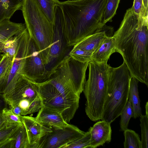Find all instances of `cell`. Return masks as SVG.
Returning <instances> with one entry per match:
<instances>
[{
	"mask_svg": "<svg viewBox=\"0 0 148 148\" xmlns=\"http://www.w3.org/2000/svg\"><path fill=\"white\" fill-rule=\"evenodd\" d=\"M88 67V78L83 91L86 99L85 112L91 121L95 122L101 119L103 113L111 66L107 63L91 60Z\"/></svg>",
	"mask_w": 148,
	"mask_h": 148,
	"instance_id": "cell-4",
	"label": "cell"
},
{
	"mask_svg": "<svg viewBox=\"0 0 148 148\" xmlns=\"http://www.w3.org/2000/svg\"><path fill=\"white\" fill-rule=\"evenodd\" d=\"M63 14L59 2L55 8L53 33L51 45L49 52L44 81L47 80L56 67L67 55L69 47L64 34L62 23Z\"/></svg>",
	"mask_w": 148,
	"mask_h": 148,
	"instance_id": "cell-7",
	"label": "cell"
},
{
	"mask_svg": "<svg viewBox=\"0 0 148 148\" xmlns=\"http://www.w3.org/2000/svg\"><path fill=\"white\" fill-rule=\"evenodd\" d=\"M29 38V33L26 27L20 32L17 49L13 58L12 64L3 95L12 90L19 77L23 75V66Z\"/></svg>",
	"mask_w": 148,
	"mask_h": 148,
	"instance_id": "cell-11",
	"label": "cell"
},
{
	"mask_svg": "<svg viewBox=\"0 0 148 148\" xmlns=\"http://www.w3.org/2000/svg\"><path fill=\"white\" fill-rule=\"evenodd\" d=\"M145 114L148 115V102L147 101L145 106Z\"/></svg>",
	"mask_w": 148,
	"mask_h": 148,
	"instance_id": "cell-38",
	"label": "cell"
},
{
	"mask_svg": "<svg viewBox=\"0 0 148 148\" xmlns=\"http://www.w3.org/2000/svg\"><path fill=\"white\" fill-rule=\"evenodd\" d=\"M19 3L22 5L23 2L24 0H18Z\"/></svg>",
	"mask_w": 148,
	"mask_h": 148,
	"instance_id": "cell-40",
	"label": "cell"
},
{
	"mask_svg": "<svg viewBox=\"0 0 148 148\" xmlns=\"http://www.w3.org/2000/svg\"><path fill=\"white\" fill-rule=\"evenodd\" d=\"M138 82L136 79L132 77L130 82L128 100L132 105L133 112L132 117L135 119L140 117L142 115L138 91Z\"/></svg>",
	"mask_w": 148,
	"mask_h": 148,
	"instance_id": "cell-19",
	"label": "cell"
},
{
	"mask_svg": "<svg viewBox=\"0 0 148 148\" xmlns=\"http://www.w3.org/2000/svg\"><path fill=\"white\" fill-rule=\"evenodd\" d=\"M120 0H107L104 12L103 23L106 24L108 22H111L112 19L116 14Z\"/></svg>",
	"mask_w": 148,
	"mask_h": 148,
	"instance_id": "cell-25",
	"label": "cell"
},
{
	"mask_svg": "<svg viewBox=\"0 0 148 148\" xmlns=\"http://www.w3.org/2000/svg\"><path fill=\"white\" fill-rule=\"evenodd\" d=\"M1 114L6 126L20 125L22 123L20 117L14 114L11 108H4Z\"/></svg>",
	"mask_w": 148,
	"mask_h": 148,
	"instance_id": "cell-27",
	"label": "cell"
},
{
	"mask_svg": "<svg viewBox=\"0 0 148 148\" xmlns=\"http://www.w3.org/2000/svg\"><path fill=\"white\" fill-rule=\"evenodd\" d=\"M5 126V122L0 113V130Z\"/></svg>",
	"mask_w": 148,
	"mask_h": 148,
	"instance_id": "cell-36",
	"label": "cell"
},
{
	"mask_svg": "<svg viewBox=\"0 0 148 148\" xmlns=\"http://www.w3.org/2000/svg\"><path fill=\"white\" fill-rule=\"evenodd\" d=\"M107 0H79L59 2L63 13L62 26L69 47L86 37L102 31Z\"/></svg>",
	"mask_w": 148,
	"mask_h": 148,
	"instance_id": "cell-2",
	"label": "cell"
},
{
	"mask_svg": "<svg viewBox=\"0 0 148 148\" xmlns=\"http://www.w3.org/2000/svg\"><path fill=\"white\" fill-rule=\"evenodd\" d=\"M46 69L39 51L29 36L23 68V75L37 83L44 82Z\"/></svg>",
	"mask_w": 148,
	"mask_h": 148,
	"instance_id": "cell-10",
	"label": "cell"
},
{
	"mask_svg": "<svg viewBox=\"0 0 148 148\" xmlns=\"http://www.w3.org/2000/svg\"><path fill=\"white\" fill-rule=\"evenodd\" d=\"M43 106L40 97L38 94L30 103L27 112V114L38 112Z\"/></svg>",
	"mask_w": 148,
	"mask_h": 148,
	"instance_id": "cell-33",
	"label": "cell"
},
{
	"mask_svg": "<svg viewBox=\"0 0 148 148\" xmlns=\"http://www.w3.org/2000/svg\"><path fill=\"white\" fill-rule=\"evenodd\" d=\"M123 132L124 148H141V140L138 134L134 131L128 128Z\"/></svg>",
	"mask_w": 148,
	"mask_h": 148,
	"instance_id": "cell-22",
	"label": "cell"
},
{
	"mask_svg": "<svg viewBox=\"0 0 148 148\" xmlns=\"http://www.w3.org/2000/svg\"><path fill=\"white\" fill-rule=\"evenodd\" d=\"M51 129L52 131L42 139L38 148H64L86 133L76 126L69 124L62 128Z\"/></svg>",
	"mask_w": 148,
	"mask_h": 148,
	"instance_id": "cell-9",
	"label": "cell"
},
{
	"mask_svg": "<svg viewBox=\"0 0 148 148\" xmlns=\"http://www.w3.org/2000/svg\"><path fill=\"white\" fill-rule=\"evenodd\" d=\"M14 57L4 53L0 62V80L7 73L9 74L12 64Z\"/></svg>",
	"mask_w": 148,
	"mask_h": 148,
	"instance_id": "cell-31",
	"label": "cell"
},
{
	"mask_svg": "<svg viewBox=\"0 0 148 148\" xmlns=\"http://www.w3.org/2000/svg\"><path fill=\"white\" fill-rule=\"evenodd\" d=\"M37 85L43 106L61 113L64 120L69 123L78 108L65 99L48 80L37 83Z\"/></svg>",
	"mask_w": 148,
	"mask_h": 148,
	"instance_id": "cell-8",
	"label": "cell"
},
{
	"mask_svg": "<svg viewBox=\"0 0 148 148\" xmlns=\"http://www.w3.org/2000/svg\"><path fill=\"white\" fill-rule=\"evenodd\" d=\"M132 7L135 14L143 17L148 18V11L144 7L143 0H134Z\"/></svg>",
	"mask_w": 148,
	"mask_h": 148,
	"instance_id": "cell-32",
	"label": "cell"
},
{
	"mask_svg": "<svg viewBox=\"0 0 148 148\" xmlns=\"http://www.w3.org/2000/svg\"><path fill=\"white\" fill-rule=\"evenodd\" d=\"M89 62H79L67 55L47 80L65 99L75 106H79L80 95L86 81V72Z\"/></svg>",
	"mask_w": 148,
	"mask_h": 148,
	"instance_id": "cell-3",
	"label": "cell"
},
{
	"mask_svg": "<svg viewBox=\"0 0 148 148\" xmlns=\"http://www.w3.org/2000/svg\"><path fill=\"white\" fill-rule=\"evenodd\" d=\"M79 0H68V1H77Z\"/></svg>",
	"mask_w": 148,
	"mask_h": 148,
	"instance_id": "cell-42",
	"label": "cell"
},
{
	"mask_svg": "<svg viewBox=\"0 0 148 148\" xmlns=\"http://www.w3.org/2000/svg\"><path fill=\"white\" fill-rule=\"evenodd\" d=\"M116 52L114 37L107 36L92 53L91 60L99 63H107L111 55Z\"/></svg>",
	"mask_w": 148,
	"mask_h": 148,
	"instance_id": "cell-16",
	"label": "cell"
},
{
	"mask_svg": "<svg viewBox=\"0 0 148 148\" xmlns=\"http://www.w3.org/2000/svg\"><path fill=\"white\" fill-rule=\"evenodd\" d=\"M36 120L43 125L52 128H62L69 123L64 119L62 114L44 106L38 112Z\"/></svg>",
	"mask_w": 148,
	"mask_h": 148,
	"instance_id": "cell-15",
	"label": "cell"
},
{
	"mask_svg": "<svg viewBox=\"0 0 148 148\" xmlns=\"http://www.w3.org/2000/svg\"><path fill=\"white\" fill-rule=\"evenodd\" d=\"M133 115V109L131 103L128 101L120 115V130L124 131L127 129L129 121Z\"/></svg>",
	"mask_w": 148,
	"mask_h": 148,
	"instance_id": "cell-26",
	"label": "cell"
},
{
	"mask_svg": "<svg viewBox=\"0 0 148 148\" xmlns=\"http://www.w3.org/2000/svg\"><path fill=\"white\" fill-rule=\"evenodd\" d=\"M132 76L125 62L109 70L107 96L101 120L111 123L120 116L128 99Z\"/></svg>",
	"mask_w": 148,
	"mask_h": 148,
	"instance_id": "cell-5",
	"label": "cell"
},
{
	"mask_svg": "<svg viewBox=\"0 0 148 148\" xmlns=\"http://www.w3.org/2000/svg\"><path fill=\"white\" fill-rule=\"evenodd\" d=\"M26 27L25 23H16L10 19L0 23V42L4 43L8 39L19 33Z\"/></svg>",
	"mask_w": 148,
	"mask_h": 148,
	"instance_id": "cell-18",
	"label": "cell"
},
{
	"mask_svg": "<svg viewBox=\"0 0 148 148\" xmlns=\"http://www.w3.org/2000/svg\"><path fill=\"white\" fill-rule=\"evenodd\" d=\"M141 129V148H148V115H142L140 117Z\"/></svg>",
	"mask_w": 148,
	"mask_h": 148,
	"instance_id": "cell-28",
	"label": "cell"
},
{
	"mask_svg": "<svg viewBox=\"0 0 148 148\" xmlns=\"http://www.w3.org/2000/svg\"><path fill=\"white\" fill-rule=\"evenodd\" d=\"M10 143V148H29L27 132L23 123L12 133Z\"/></svg>",
	"mask_w": 148,
	"mask_h": 148,
	"instance_id": "cell-20",
	"label": "cell"
},
{
	"mask_svg": "<svg viewBox=\"0 0 148 148\" xmlns=\"http://www.w3.org/2000/svg\"><path fill=\"white\" fill-rule=\"evenodd\" d=\"M38 94L37 83L22 75L13 89L3 96L6 104L11 107L22 99L33 100Z\"/></svg>",
	"mask_w": 148,
	"mask_h": 148,
	"instance_id": "cell-12",
	"label": "cell"
},
{
	"mask_svg": "<svg viewBox=\"0 0 148 148\" xmlns=\"http://www.w3.org/2000/svg\"><path fill=\"white\" fill-rule=\"evenodd\" d=\"M20 32L10 38L5 42L2 49L3 53L11 57L14 56L18 46Z\"/></svg>",
	"mask_w": 148,
	"mask_h": 148,
	"instance_id": "cell-23",
	"label": "cell"
},
{
	"mask_svg": "<svg viewBox=\"0 0 148 148\" xmlns=\"http://www.w3.org/2000/svg\"><path fill=\"white\" fill-rule=\"evenodd\" d=\"M110 123L101 120L89 129L90 134L89 148H96L111 142L112 130Z\"/></svg>",
	"mask_w": 148,
	"mask_h": 148,
	"instance_id": "cell-14",
	"label": "cell"
},
{
	"mask_svg": "<svg viewBox=\"0 0 148 148\" xmlns=\"http://www.w3.org/2000/svg\"><path fill=\"white\" fill-rule=\"evenodd\" d=\"M22 5L18 0H0V23L10 19L16 11L21 10Z\"/></svg>",
	"mask_w": 148,
	"mask_h": 148,
	"instance_id": "cell-21",
	"label": "cell"
},
{
	"mask_svg": "<svg viewBox=\"0 0 148 148\" xmlns=\"http://www.w3.org/2000/svg\"><path fill=\"white\" fill-rule=\"evenodd\" d=\"M13 113L15 115L19 116L22 115V110L17 105L14 106L10 107Z\"/></svg>",
	"mask_w": 148,
	"mask_h": 148,
	"instance_id": "cell-35",
	"label": "cell"
},
{
	"mask_svg": "<svg viewBox=\"0 0 148 148\" xmlns=\"http://www.w3.org/2000/svg\"><path fill=\"white\" fill-rule=\"evenodd\" d=\"M3 53H2L0 55V62L2 58H3Z\"/></svg>",
	"mask_w": 148,
	"mask_h": 148,
	"instance_id": "cell-39",
	"label": "cell"
},
{
	"mask_svg": "<svg viewBox=\"0 0 148 148\" xmlns=\"http://www.w3.org/2000/svg\"><path fill=\"white\" fill-rule=\"evenodd\" d=\"M92 54L90 52L79 49H72L69 54L74 59L82 62H89Z\"/></svg>",
	"mask_w": 148,
	"mask_h": 148,
	"instance_id": "cell-30",
	"label": "cell"
},
{
	"mask_svg": "<svg viewBox=\"0 0 148 148\" xmlns=\"http://www.w3.org/2000/svg\"><path fill=\"white\" fill-rule=\"evenodd\" d=\"M90 134L88 131L82 136L65 146L64 148H89Z\"/></svg>",
	"mask_w": 148,
	"mask_h": 148,
	"instance_id": "cell-29",
	"label": "cell"
},
{
	"mask_svg": "<svg viewBox=\"0 0 148 148\" xmlns=\"http://www.w3.org/2000/svg\"><path fill=\"white\" fill-rule=\"evenodd\" d=\"M21 125L5 126L0 130V148H10L11 136Z\"/></svg>",
	"mask_w": 148,
	"mask_h": 148,
	"instance_id": "cell-24",
	"label": "cell"
},
{
	"mask_svg": "<svg viewBox=\"0 0 148 148\" xmlns=\"http://www.w3.org/2000/svg\"><path fill=\"white\" fill-rule=\"evenodd\" d=\"M132 77L148 86V18L127 9L113 36Z\"/></svg>",
	"mask_w": 148,
	"mask_h": 148,
	"instance_id": "cell-1",
	"label": "cell"
},
{
	"mask_svg": "<svg viewBox=\"0 0 148 148\" xmlns=\"http://www.w3.org/2000/svg\"><path fill=\"white\" fill-rule=\"evenodd\" d=\"M27 132L29 148H38L44 137L52 131L51 128L45 126L31 116H19Z\"/></svg>",
	"mask_w": 148,
	"mask_h": 148,
	"instance_id": "cell-13",
	"label": "cell"
},
{
	"mask_svg": "<svg viewBox=\"0 0 148 148\" xmlns=\"http://www.w3.org/2000/svg\"><path fill=\"white\" fill-rule=\"evenodd\" d=\"M107 36L105 31L96 32L83 39L74 45L72 49H79L92 53Z\"/></svg>",
	"mask_w": 148,
	"mask_h": 148,
	"instance_id": "cell-17",
	"label": "cell"
},
{
	"mask_svg": "<svg viewBox=\"0 0 148 148\" xmlns=\"http://www.w3.org/2000/svg\"><path fill=\"white\" fill-rule=\"evenodd\" d=\"M143 2L145 8L148 11V0H143Z\"/></svg>",
	"mask_w": 148,
	"mask_h": 148,
	"instance_id": "cell-37",
	"label": "cell"
},
{
	"mask_svg": "<svg viewBox=\"0 0 148 148\" xmlns=\"http://www.w3.org/2000/svg\"><path fill=\"white\" fill-rule=\"evenodd\" d=\"M3 53L2 49L1 48H0V55L1 54Z\"/></svg>",
	"mask_w": 148,
	"mask_h": 148,
	"instance_id": "cell-41",
	"label": "cell"
},
{
	"mask_svg": "<svg viewBox=\"0 0 148 148\" xmlns=\"http://www.w3.org/2000/svg\"><path fill=\"white\" fill-rule=\"evenodd\" d=\"M33 100L29 99H22L18 101L16 103L12 106L15 105L18 106L22 110V115H27V112L28 107Z\"/></svg>",
	"mask_w": 148,
	"mask_h": 148,
	"instance_id": "cell-34",
	"label": "cell"
},
{
	"mask_svg": "<svg viewBox=\"0 0 148 148\" xmlns=\"http://www.w3.org/2000/svg\"><path fill=\"white\" fill-rule=\"evenodd\" d=\"M21 10L29 36L38 49L45 66L52 43L53 24L48 20L36 0H24Z\"/></svg>",
	"mask_w": 148,
	"mask_h": 148,
	"instance_id": "cell-6",
	"label": "cell"
}]
</instances>
